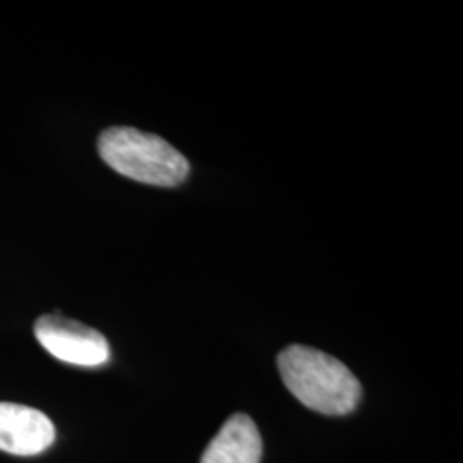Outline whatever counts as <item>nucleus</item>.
<instances>
[{
  "label": "nucleus",
  "instance_id": "nucleus-1",
  "mask_svg": "<svg viewBox=\"0 0 463 463\" xmlns=\"http://www.w3.org/2000/svg\"><path fill=\"white\" fill-rule=\"evenodd\" d=\"M279 371L288 392L321 414H348L363 397V386L347 365L317 348H285L279 355Z\"/></svg>",
  "mask_w": 463,
  "mask_h": 463
},
{
  "label": "nucleus",
  "instance_id": "nucleus-2",
  "mask_svg": "<svg viewBox=\"0 0 463 463\" xmlns=\"http://www.w3.org/2000/svg\"><path fill=\"white\" fill-rule=\"evenodd\" d=\"M99 153L117 174L158 187L183 184L191 170L187 158L164 137L134 128L105 129L99 134Z\"/></svg>",
  "mask_w": 463,
  "mask_h": 463
},
{
  "label": "nucleus",
  "instance_id": "nucleus-5",
  "mask_svg": "<svg viewBox=\"0 0 463 463\" xmlns=\"http://www.w3.org/2000/svg\"><path fill=\"white\" fill-rule=\"evenodd\" d=\"M261 455L263 441L254 420L249 415L235 414L208 445L201 463H260Z\"/></svg>",
  "mask_w": 463,
  "mask_h": 463
},
{
  "label": "nucleus",
  "instance_id": "nucleus-4",
  "mask_svg": "<svg viewBox=\"0 0 463 463\" xmlns=\"http://www.w3.org/2000/svg\"><path fill=\"white\" fill-rule=\"evenodd\" d=\"M55 441L47 415L19 403H0V449L17 457L40 455Z\"/></svg>",
  "mask_w": 463,
  "mask_h": 463
},
{
  "label": "nucleus",
  "instance_id": "nucleus-3",
  "mask_svg": "<svg viewBox=\"0 0 463 463\" xmlns=\"http://www.w3.org/2000/svg\"><path fill=\"white\" fill-rule=\"evenodd\" d=\"M34 336L50 355L66 364L99 367L110 359V345L99 330L64 316L38 317Z\"/></svg>",
  "mask_w": 463,
  "mask_h": 463
}]
</instances>
